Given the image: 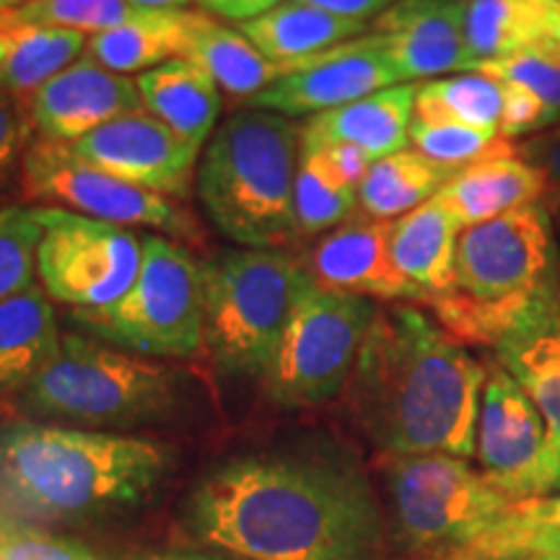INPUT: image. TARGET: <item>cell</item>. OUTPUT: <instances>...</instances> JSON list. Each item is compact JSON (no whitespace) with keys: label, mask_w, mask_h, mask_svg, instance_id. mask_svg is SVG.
Masks as SVG:
<instances>
[{"label":"cell","mask_w":560,"mask_h":560,"mask_svg":"<svg viewBox=\"0 0 560 560\" xmlns=\"http://www.w3.org/2000/svg\"><path fill=\"white\" fill-rule=\"evenodd\" d=\"M200 272L210 361L226 376L265 380L310 272L278 249H221Z\"/></svg>","instance_id":"cell-7"},{"label":"cell","mask_w":560,"mask_h":560,"mask_svg":"<svg viewBox=\"0 0 560 560\" xmlns=\"http://www.w3.org/2000/svg\"><path fill=\"white\" fill-rule=\"evenodd\" d=\"M19 397L21 410L34 418L130 429L159 423L179 410L182 376L166 363L68 332Z\"/></svg>","instance_id":"cell-6"},{"label":"cell","mask_w":560,"mask_h":560,"mask_svg":"<svg viewBox=\"0 0 560 560\" xmlns=\"http://www.w3.org/2000/svg\"><path fill=\"white\" fill-rule=\"evenodd\" d=\"M198 11L140 9L115 30L89 37L86 58L112 73H145L164 62L185 58Z\"/></svg>","instance_id":"cell-25"},{"label":"cell","mask_w":560,"mask_h":560,"mask_svg":"<svg viewBox=\"0 0 560 560\" xmlns=\"http://www.w3.org/2000/svg\"><path fill=\"white\" fill-rule=\"evenodd\" d=\"M32 130L30 102H21L0 89V185L16 166V161L24 159V151L32 143Z\"/></svg>","instance_id":"cell-38"},{"label":"cell","mask_w":560,"mask_h":560,"mask_svg":"<svg viewBox=\"0 0 560 560\" xmlns=\"http://www.w3.org/2000/svg\"><path fill=\"white\" fill-rule=\"evenodd\" d=\"M50 296L32 283L0 301V397L21 395L60 348Z\"/></svg>","instance_id":"cell-23"},{"label":"cell","mask_w":560,"mask_h":560,"mask_svg":"<svg viewBox=\"0 0 560 560\" xmlns=\"http://www.w3.org/2000/svg\"><path fill=\"white\" fill-rule=\"evenodd\" d=\"M532 560H560V550L558 552H548V556H542V558H532Z\"/></svg>","instance_id":"cell-48"},{"label":"cell","mask_w":560,"mask_h":560,"mask_svg":"<svg viewBox=\"0 0 560 560\" xmlns=\"http://www.w3.org/2000/svg\"><path fill=\"white\" fill-rule=\"evenodd\" d=\"M198 3H200V5H202V3H206V0H198Z\"/></svg>","instance_id":"cell-50"},{"label":"cell","mask_w":560,"mask_h":560,"mask_svg":"<svg viewBox=\"0 0 560 560\" xmlns=\"http://www.w3.org/2000/svg\"><path fill=\"white\" fill-rule=\"evenodd\" d=\"M70 325L145 359H190L206 348L200 265L182 244L143 236V262L128 293L102 310H73Z\"/></svg>","instance_id":"cell-8"},{"label":"cell","mask_w":560,"mask_h":560,"mask_svg":"<svg viewBox=\"0 0 560 560\" xmlns=\"http://www.w3.org/2000/svg\"><path fill=\"white\" fill-rule=\"evenodd\" d=\"M301 130L268 109L231 115L202 151L198 195L213 226L249 249H278L296 240Z\"/></svg>","instance_id":"cell-5"},{"label":"cell","mask_w":560,"mask_h":560,"mask_svg":"<svg viewBox=\"0 0 560 560\" xmlns=\"http://www.w3.org/2000/svg\"><path fill=\"white\" fill-rule=\"evenodd\" d=\"M462 229L493 221L511 210L545 206L542 174L514 151L495 153L459 170L436 192Z\"/></svg>","instance_id":"cell-20"},{"label":"cell","mask_w":560,"mask_h":560,"mask_svg":"<svg viewBox=\"0 0 560 560\" xmlns=\"http://www.w3.org/2000/svg\"><path fill=\"white\" fill-rule=\"evenodd\" d=\"M39 136L75 143L117 117L143 109L138 83L81 58L34 91L30 100Z\"/></svg>","instance_id":"cell-18"},{"label":"cell","mask_w":560,"mask_h":560,"mask_svg":"<svg viewBox=\"0 0 560 560\" xmlns=\"http://www.w3.org/2000/svg\"><path fill=\"white\" fill-rule=\"evenodd\" d=\"M140 9L130 0H32L13 11H0L21 24L50 26V30L81 32L86 37L109 32L136 16Z\"/></svg>","instance_id":"cell-33"},{"label":"cell","mask_w":560,"mask_h":560,"mask_svg":"<svg viewBox=\"0 0 560 560\" xmlns=\"http://www.w3.org/2000/svg\"><path fill=\"white\" fill-rule=\"evenodd\" d=\"M503 83L478 70L418 83L416 120L454 122L488 132L501 130ZM501 136V132H499Z\"/></svg>","instance_id":"cell-31"},{"label":"cell","mask_w":560,"mask_h":560,"mask_svg":"<svg viewBox=\"0 0 560 560\" xmlns=\"http://www.w3.org/2000/svg\"><path fill=\"white\" fill-rule=\"evenodd\" d=\"M475 454L480 472L511 501L545 499L560 490V450L537 405L501 363L488 366Z\"/></svg>","instance_id":"cell-13"},{"label":"cell","mask_w":560,"mask_h":560,"mask_svg":"<svg viewBox=\"0 0 560 560\" xmlns=\"http://www.w3.org/2000/svg\"><path fill=\"white\" fill-rule=\"evenodd\" d=\"M317 149L325 151V156L330 159L335 172H338L340 177L353 187H361V182L366 179L371 164H374V159H371L366 151L355 149V145L338 143V145H317Z\"/></svg>","instance_id":"cell-41"},{"label":"cell","mask_w":560,"mask_h":560,"mask_svg":"<svg viewBox=\"0 0 560 560\" xmlns=\"http://www.w3.org/2000/svg\"><path fill=\"white\" fill-rule=\"evenodd\" d=\"M359 206V187L348 185L335 172L330 159L317 145H301L296 185H293V215L296 234L314 236L338 229Z\"/></svg>","instance_id":"cell-32"},{"label":"cell","mask_w":560,"mask_h":560,"mask_svg":"<svg viewBox=\"0 0 560 560\" xmlns=\"http://www.w3.org/2000/svg\"><path fill=\"white\" fill-rule=\"evenodd\" d=\"M136 9H185L190 0H130Z\"/></svg>","instance_id":"cell-45"},{"label":"cell","mask_w":560,"mask_h":560,"mask_svg":"<svg viewBox=\"0 0 560 560\" xmlns=\"http://www.w3.org/2000/svg\"><path fill=\"white\" fill-rule=\"evenodd\" d=\"M195 540L252 560H384L387 522L361 467L332 454L221 462L185 503Z\"/></svg>","instance_id":"cell-1"},{"label":"cell","mask_w":560,"mask_h":560,"mask_svg":"<svg viewBox=\"0 0 560 560\" xmlns=\"http://www.w3.org/2000/svg\"><path fill=\"white\" fill-rule=\"evenodd\" d=\"M164 560H229V558H221V556H172V558H164Z\"/></svg>","instance_id":"cell-47"},{"label":"cell","mask_w":560,"mask_h":560,"mask_svg":"<svg viewBox=\"0 0 560 560\" xmlns=\"http://www.w3.org/2000/svg\"><path fill=\"white\" fill-rule=\"evenodd\" d=\"M382 478L397 540L429 560L470 548L514 503L452 454H384Z\"/></svg>","instance_id":"cell-9"},{"label":"cell","mask_w":560,"mask_h":560,"mask_svg":"<svg viewBox=\"0 0 560 560\" xmlns=\"http://www.w3.org/2000/svg\"><path fill=\"white\" fill-rule=\"evenodd\" d=\"M495 355L537 405L560 450V296L506 335L495 346Z\"/></svg>","instance_id":"cell-22"},{"label":"cell","mask_w":560,"mask_h":560,"mask_svg":"<svg viewBox=\"0 0 560 560\" xmlns=\"http://www.w3.org/2000/svg\"><path fill=\"white\" fill-rule=\"evenodd\" d=\"M185 60L206 70L215 86L244 102L285 75L283 66L265 58L240 30L219 24L206 13L195 19Z\"/></svg>","instance_id":"cell-29"},{"label":"cell","mask_w":560,"mask_h":560,"mask_svg":"<svg viewBox=\"0 0 560 560\" xmlns=\"http://www.w3.org/2000/svg\"><path fill=\"white\" fill-rule=\"evenodd\" d=\"M240 32L265 58L289 70L296 62L366 34L363 21L335 16L314 5L285 0L262 16L244 21Z\"/></svg>","instance_id":"cell-27"},{"label":"cell","mask_w":560,"mask_h":560,"mask_svg":"<svg viewBox=\"0 0 560 560\" xmlns=\"http://www.w3.org/2000/svg\"><path fill=\"white\" fill-rule=\"evenodd\" d=\"M32 3V0H0V11H13V9H21V5Z\"/></svg>","instance_id":"cell-46"},{"label":"cell","mask_w":560,"mask_h":560,"mask_svg":"<svg viewBox=\"0 0 560 560\" xmlns=\"http://www.w3.org/2000/svg\"><path fill=\"white\" fill-rule=\"evenodd\" d=\"M511 514L532 527H545L560 532V495H545V499H527L511 503Z\"/></svg>","instance_id":"cell-42"},{"label":"cell","mask_w":560,"mask_h":560,"mask_svg":"<svg viewBox=\"0 0 560 560\" xmlns=\"http://www.w3.org/2000/svg\"><path fill=\"white\" fill-rule=\"evenodd\" d=\"M73 149L112 177L166 198L190 195L195 164L200 156V149L179 138L145 109L102 125L75 140Z\"/></svg>","instance_id":"cell-15"},{"label":"cell","mask_w":560,"mask_h":560,"mask_svg":"<svg viewBox=\"0 0 560 560\" xmlns=\"http://www.w3.org/2000/svg\"><path fill=\"white\" fill-rule=\"evenodd\" d=\"M520 145V143H516ZM520 156L527 159L545 179V208L550 213L560 210V122L542 136L529 138L520 145Z\"/></svg>","instance_id":"cell-39"},{"label":"cell","mask_w":560,"mask_h":560,"mask_svg":"<svg viewBox=\"0 0 560 560\" xmlns=\"http://www.w3.org/2000/svg\"><path fill=\"white\" fill-rule=\"evenodd\" d=\"M392 221L350 215L312 249L304 265L327 291L380 301H418L420 293L392 260Z\"/></svg>","instance_id":"cell-17"},{"label":"cell","mask_w":560,"mask_h":560,"mask_svg":"<svg viewBox=\"0 0 560 560\" xmlns=\"http://www.w3.org/2000/svg\"><path fill=\"white\" fill-rule=\"evenodd\" d=\"M550 52H552V55H558V58H560V45H558V47H552Z\"/></svg>","instance_id":"cell-49"},{"label":"cell","mask_w":560,"mask_h":560,"mask_svg":"<svg viewBox=\"0 0 560 560\" xmlns=\"http://www.w3.org/2000/svg\"><path fill=\"white\" fill-rule=\"evenodd\" d=\"M503 83V81H501ZM548 128L545 120V107L535 94L516 83H503V112H501V136L503 138H522L532 132Z\"/></svg>","instance_id":"cell-40"},{"label":"cell","mask_w":560,"mask_h":560,"mask_svg":"<svg viewBox=\"0 0 560 560\" xmlns=\"http://www.w3.org/2000/svg\"><path fill=\"white\" fill-rule=\"evenodd\" d=\"M470 0H397L371 32L387 45L400 83L467 73L475 68L467 47Z\"/></svg>","instance_id":"cell-16"},{"label":"cell","mask_w":560,"mask_h":560,"mask_svg":"<svg viewBox=\"0 0 560 560\" xmlns=\"http://www.w3.org/2000/svg\"><path fill=\"white\" fill-rule=\"evenodd\" d=\"M42 242L37 208L0 210V301L32 285Z\"/></svg>","instance_id":"cell-35"},{"label":"cell","mask_w":560,"mask_h":560,"mask_svg":"<svg viewBox=\"0 0 560 560\" xmlns=\"http://www.w3.org/2000/svg\"><path fill=\"white\" fill-rule=\"evenodd\" d=\"M280 3H283V0H206L202 9L210 13H219L223 19L240 21V24H244V21L262 16V13L272 11Z\"/></svg>","instance_id":"cell-44"},{"label":"cell","mask_w":560,"mask_h":560,"mask_svg":"<svg viewBox=\"0 0 560 560\" xmlns=\"http://www.w3.org/2000/svg\"><path fill=\"white\" fill-rule=\"evenodd\" d=\"M418 83H395L338 109L310 117L301 128V145H355L380 161L405 151L416 117Z\"/></svg>","instance_id":"cell-19"},{"label":"cell","mask_w":560,"mask_h":560,"mask_svg":"<svg viewBox=\"0 0 560 560\" xmlns=\"http://www.w3.org/2000/svg\"><path fill=\"white\" fill-rule=\"evenodd\" d=\"M457 170L416 149H405L371 164L359 187V206L371 219L392 221L431 200Z\"/></svg>","instance_id":"cell-30"},{"label":"cell","mask_w":560,"mask_h":560,"mask_svg":"<svg viewBox=\"0 0 560 560\" xmlns=\"http://www.w3.org/2000/svg\"><path fill=\"white\" fill-rule=\"evenodd\" d=\"M478 73H486L490 79L503 83H516L535 94L545 107V120L548 128L560 122V58L545 47H532L509 55V58L486 60L475 66Z\"/></svg>","instance_id":"cell-36"},{"label":"cell","mask_w":560,"mask_h":560,"mask_svg":"<svg viewBox=\"0 0 560 560\" xmlns=\"http://www.w3.org/2000/svg\"><path fill=\"white\" fill-rule=\"evenodd\" d=\"M0 560H96L81 542L0 516Z\"/></svg>","instance_id":"cell-37"},{"label":"cell","mask_w":560,"mask_h":560,"mask_svg":"<svg viewBox=\"0 0 560 560\" xmlns=\"http://www.w3.org/2000/svg\"><path fill=\"white\" fill-rule=\"evenodd\" d=\"M400 83L387 45L366 32L338 47L296 62L283 79L247 100L252 109L285 117H314Z\"/></svg>","instance_id":"cell-14"},{"label":"cell","mask_w":560,"mask_h":560,"mask_svg":"<svg viewBox=\"0 0 560 560\" xmlns=\"http://www.w3.org/2000/svg\"><path fill=\"white\" fill-rule=\"evenodd\" d=\"M558 296L550 210L527 206L462 229L452 289L429 306L462 346L495 348Z\"/></svg>","instance_id":"cell-4"},{"label":"cell","mask_w":560,"mask_h":560,"mask_svg":"<svg viewBox=\"0 0 560 560\" xmlns=\"http://www.w3.org/2000/svg\"><path fill=\"white\" fill-rule=\"evenodd\" d=\"M459 234L457 219L436 195L392 221V260L418 289L420 304L429 306L452 289Z\"/></svg>","instance_id":"cell-21"},{"label":"cell","mask_w":560,"mask_h":560,"mask_svg":"<svg viewBox=\"0 0 560 560\" xmlns=\"http://www.w3.org/2000/svg\"><path fill=\"white\" fill-rule=\"evenodd\" d=\"M89 37L81 32L21 24L0 13V89L21 102L81 60Z\"/></svg>","instance_id":"cell-28"},{"label":"cell","mask_w":560,"mask_h":560,"mask_svg":"<svg viewBox=\"0 0 560 560\" xmlns=\"http://www.w3.org/2000/svg\"><path fill=\"white\" fill-rule=\"evenodd\" d=\"M410 143L416 151L423 153L439 164L452 166V170H465L475 161L495 156V153L514 151L516 145L499 132H488L467 125L454 122H423L412 117Z\"/></svg>","instance_id":"cell-34"},{"label":"cell","mask_w":560,"mask_h":560,"mask_svg":"<svg viewBox=\"0 0 560 560\" xmlns=\"http://www.w3.org/2000/svg\"><path fill=\"white\" fill-rule=\"evenodd\" d=\"M172 462L149 439L19 420L0 429V503L26 520H102L149 499Z\"/></svg>","instance_id":"cell-3"},{"label":"cell","mask_w":560,"mask_h":560,"mask_svg":"<svg viewBox=\"0 0 560 560\" xmlns=\"http://www.w3.org/2000/svg\"><path fill=\"white\" fill-rule=\"evenodd\" d=\"M21 195L115 226H149L187 242L200 236L198 223L174 198L112 177L83 159L73 143L45 136L32 138L21 159Z\"/></svg>","instance_id":"cell-11"},{"label":"cell","mask_w":560,"mask_h":560,"mask_svg":"<svg viewBox=\"0 0 560 560\" xmlns=\"http://www.w3.org/2000/svg\"><path fill=\"white\" fill-rule=\"evenodd\" d=\"M143 109L185 138L195 149L213 138L221 112L215 81L195 62L177 58L138 75Z\"/></svg>","instance_id":"cell-24"},{"label":"cell","mask_w":560,"mask_h":560,"mask_svg":"<svg viewBox=\"0 0 560 560\" xmlns=\"http://www.w3.org/2000/svg\"><path fill=\"white\" fill-rule=\"evenodd\" d=\"M37 272L47 296L73 310H102L128 293L143 262V240L125 226L62 208H37Z\"/></svg>","instance_id":"cell-12"},{"label":"cell","mask_w":560,"mask_h":560,"mask_svg":"<svg viewBox=\"0 0 560 560\" xmlns=\"http://www.w3.org/2000/svg\"><path fill=\"white\" fill-rule=\"evenodd\" d=\"M486 376L418 306H380L346 384L348 412L382 454L470 459Z\"/></svg>","instance_id":"cell-2"},{"label":"cell","mask_w":560,"mask_h":560,"mask_svg":"<svg viewBox=\"0 0 560 560\" xmlns=\"http://www.w3.org/2000/svg\"><path fill=\"white\" fill-rule=\"evenodd\" d=\"M296 3L314 5V9L335 13V16L363 21V24H366L369 19L382 16V13L387 11L392 3H397V0H296Z\"/></svg>","instance_id":"cell-43"},{"label":"cell","mask_w":560,"mask_h":560,"mask_svg":"<svg viewBox=\"0 0 560 560\" xmlns=\"http://www.w3.org/2000/svg\"><path fill=\"white\" fill-rule=\"evenodd\" d=\"M558 45L560 0H470L467 5V47L475 66Z\"/></svg>","instance_id":"cell-26"},{"label":"cell","mask_w":560,"mask_h":560,"mask_svg":"<svg viewBox=\"0 0 560 560\" xmlns=\"http://www.w3.org/2000/svg\"><path fill=\"white\" fill-rule=\"evenodd\" d=\"M380 306L304 280L285 322L265 392L278 408H317L346 392Z\"/></svg>","instance_id":"cell-10"}]
</instances>
